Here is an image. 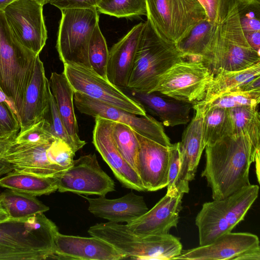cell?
<instances>
[{
	"label": "cell",
	"instance_id": "obj_1",
	"mask_svg": "<svg viewBox=\"0 0 260 260\" xmlns=\"http://www.w3.org/2000/svg\"><path fill=\"white\" fill-rule=\"evenodd\" d=\"M205 148L206 163L201 176L211 189L213 200L224 199L250 184L249 168L256 156L246 136L229 135Z\"/></svg>",
	"mask_w": 260,
	"mask_h": 260
},
{
	"label": "cell",
	"instance_id": "obj_2",
	"mask_svg": "<svg viewBox=\"0 0 260 260\" xmlns=\"http://www.w3.org/2000/svg\"><path fill=\"white\" fill-rule=\"evenodd\" d=\"M56 224L44 213L0 221V260L54 258Z\"/></svg>",
	"mask_w": 260,
	"mask_h": 260
},
{
	"label": "cell",
	"instance_id": "obj_3",
	"mask_svg": "<svg viewBox=\"0 0 260 260\" xmlns=\"http://www.w3.org/2000/svg\"><path fill=\"white\" fill-rule=\"evenodd\" d=\"M185 58L176 44L159 36L150 22H144L127 87L133 92L150 93L159 77Z\"/></svg>",
	"mask_w": 260,
	"mask_h": 260
},
{
	"label": "cell",
	"instance_id": "obj_4",
	"mask_svg": "<svg viewBox=\"0 0 260 260\" xmlns=\"http://www.w3.org/2000/svg\"><path fill=\"white\" fill-rule=\"evenodd\" d=\"M39 57L18 41L0 10V88L15 106L19 120Z\"/></svg>",
	"mask_w": 260,
	"mask_h": 260
},
{
	"label": "cell",
	"instance_id": "obj_5",
	"mask_svg": "<svg viewBox=\"0 0 260 260\" xmlns=\"http://www.w3.org/2000/svg\"><path fill=\"white\" fill-rule=\"evenodd\" d=\"M212 57L210 69L239 71L260 62V54L248 43L241 26L237 0H229L226 12L212 32Z\"/></svg>",
	"mask_w": 260,
	"mask_h": 260
},
{
	"label": "cell",
	"instance_id": "obj_6",
	"mask_svg": "<svg viewBox=\"0 0 260 260\" xmlns=\"http://www.w3.org/2000/svg\"><path fill=\"white\" fill-rule=\"evenodd\" d=\"M88 233L104 240L126 258L142 260H169L180 254L182 245L179 239L171 234L138 235L125 224L109 222L96 223L89 228Z\"/></svg>",
	"mask_w": 260,
	"mask_h": 260
},
{
	"label": "cell",
	"instance_id": "obj_7",
	"mask_svg": "<svg viewBox=\"0 0 260 260\" xmlns=\"http://www.w3.org/2000/svg\"><path fill=\"white\" fill-rule=\"evenodd\" d=\"M258 191V185L250 184L224 199L203 204L195 219L200 246L231 232L244 220Z\"/></svg>",
	"mask_w": 260,
	"mask_h": 260
},
{
	"label": "cell",
	"instance_id": "obj_8",
	"mask_svg": "<svg viewBox=\"0 0 260 260\" xmlns=\"http://www.w3.org/2000/svg\"><path fill=\"white\" fill-rule=\"evenodd\" d=\"M147 20L161 38L177 44L206 19L198 0H145Z\"/></svg>",
	"mask_w": 260,
	"mask_h": 260
},
{
	"label": "cell",
	"instance_id": "obj_9",
	"mask_svg": "<svg viewBox=\"0 0 260 260\" xmlns=\"http://www.w3.org/2000/svg\"><path fill=\"white\" fill-rule=\"evenodd\" d=\"M56 49L63 64L75 63L91 68L88 57L90 40L99 21L96 9L60 10Z\"/></svg>",
	"mask_w": 260,
	"mask_h": 260
},
{
	"label": "cell",
	"instance_id": "obj_10",
	"mask_svg": "<svg viewBox=\"0 0 260 260\" xmlns=\"http://www.w3.org/2000/svg\"><path fill=\"white\" fill-rule=\"evenodd\" d=\"M214 76L210 69L198 60L184 59L173 65L159 78L152 92L193 104L204 100Z\"/></svg>",
	"mask_w": 260,
	"mask_h": 260
},
{
	"label": "cell",
	"instance_id": "obj_11",
	"mask_svg": "<svg viewBox=\"0 0 260 260\" xmlns=\"http://www.w3.org/2000/svg\"><path fill=\"white\" fill-rule=\"evenodd\" d=\"M63 73L74 92L120 108L139 116H145L146 111L142 105L108 80L96 74L91 68L75 63H65Z\"/></svg>",
	"mask_w": 260,
	"mask_h": 260
},
{
	"label": "cell",
	"instance_id": "obj_12",
	"mask_svg": "<svg viewBox=\"0 0 260 260\" xmlns=\"http://www.w3.org/2000/svg\"><path fill=\"white\" fill-rule=\"evenodd\" d=\"M74 104L81 113L126 124L140 135L161 145H171L161 122L146 114L137 116L134 113L75 92Z\"/></svg>",
	"mask_w": 260,
	"mask_h": 260
},
{
	"label": "cell",
	"instance_id": "obj_13",
	"mask_svg": "<svg viewBox=\"0 0 260 260\" xmlns=\"http://www.w3.org/2000/svg\"><path fill=\"white\" fill-rule=\"evenodd\" d=\"M57 190L102 197L115 190V182L101 168L95 153L74 160L69 168L53 176Z\"/></svg>",
	"mask_w": 260,
	"mask_h": 260
},
{
	"label": "cell",
	"instance_id": "obj_14",
	"mask_svg": "<svg viewBox=\"0 0 260 260\" xmlns=\"http://www.w3.org/2000/svg\"><path fill=\"white\" fill-rule=\"evenodd\" d=\"M43 7L35 0H15L3 10L18 41L37 54L42 51L47 39Z\"/></svg>",
	"mask_w": 260,
	"mask_h": 260
},
{
	"label": "cell",
	"instance_id": "obj_15",
	"mask_svg": "<svg viewBox=\"0 0 260 260\" xmlns=\"http://www.w3.org/2000/svg\"><path fill=\"white\" fill-rule=\"evenodd\" d=\"M172 259L260 260L259 241L250 233L230 232L208 244L182 250Z\"/></svg>",
	"mask_w": 260,
	"mask_h": 260
},
{
	"label": "cell",
	"instance_id": "obj_16",
	"mask_svg": "<svg viewBox=\"0 0 260 260\" xmlns=\"http://www.w3.org/2000/svg\"><path fill=\"white\" fill-rule=\"evenodd\" d=\"M194 113L184 129L179 142L180 171L178 182L179 194L188 193L189 182L194 179L200 160L206 144L203 122L207 104L200 101L192 105Z\"/></svg>",
	"mask_w": 260,
	"mask_h": 260
},
{
	"label": "cell",
	"instance_id": "obj_17",
	"mask_svg": "<svg viewBox=\"0 0 260 260\" xmlns=\"http://www.w3.org/2000/svg\"><path fill=\"white\" fill-rule=\"evenodd\" d=\"M113 122L102 117H95L92 143L124 187L145 191L137 172L124 159L117 148L112 134Z\"/></svg>",
	"mask_w": 260,
	"mask_h": 260
},
{
	"label": "cell",
	"instance_id": "obj_18",
	"mask_svg": "<svg viewBox=\"0 0 260 260\" xmlns=\"http://www.w3.org/2000/svg\"><path fill=\"white\" fill-rule=\"evenodd\" d=\"M139 148L136 171L146 191L167 187L169 167V147L161 145L136 132Z\"/></svg>",
	"mask_w": 260,
	"mask_h": 260
},
{
	"label": "cell",
	"instance_id": "obj_19",
	"mask_svg": "<svg viewBox=\"0 0 260 260\" xmlns=\"http://www.w3.org/2000/svg\"><path fill=\"white\" fill-rule=\"evenodd\" d=\"M54 258L77 260H120L125 255L107 241L95 236L66 235L55 238Z\"/></svg>",
	"mask_w": 260,
	"mask_h": 260
},
{
	"label": "cell",
	"instance_id": "obj_20",
	"mask_svg": "<svg viewBox=\"0 0 260 260\" xmlns=\"http://www.w3.org/2000/svg\"><path fill=\"white\" fill-rule=\"evenodd\" d=\"M183 194H166L150 210L126 224L129 231L138 235H163L176 228L182 209Z\"/></svg>",
	"mask_w": 260,
	"mask_h": 260
},
{
	"label": "cell",
	"instance_id": "obj_21",
	"mask_svg": "<svg viewBox=\"0 0 260 260\" xmlns=\"http://www.w3.org/2000/svg\"><path fill=\"white\" fill-rule=\"evenodd\" d=\"M144 22L135 25L109 51L107 80L119 88H127Z\"/></svg>",
	"mask_w": 260,
	"mask_h": 260
},
{
	"label": "cell",
	"instance_id": "obj_22",
	"mask_svg": "<svg viewBox=\"0 0 260 260\" xmlns=\"http://www.w3.org/2000/svg\"><path fill=\"white\" fill-rule=\"evenodd\" d=\"M51 91L43 62L38 58L31 82L26 90L20 116L19 131L44 119L48 115Z\"/></svg>",
	"mask_w": 260,
	"mask_h": 260
},
{
	"label": "cell",
	"instance_id": "obj_23",
	"mask_svg": "<svg viewBox=\"0 0 260 260\" xmlns=\"http://www.w3.org/2000/svg\"><path fill=\"white\" fill-rule=\"evenodd\" d=\"M51 143H18L14 140L7 146L4 156L15 171L53 176L63 170L48 158L47 150Z\"/></svg>",
	"mask_w": 260,
	"mask_h": 260
},
{
	"label": "cell",
	"instance_id": "obj_24",
	"mask_svg": "<svg viewBox=\"0 0 260 260\" xmlns=\"http://www.w3.org/2000/svg\"><path fill=\"white\" fill-rule=\"evenodd\" d=\"M89 203L88 211L95 216L112 222L128 223L145 213L149 209L144 198L131 191L115 199L99 196L90 198L82 196Z\"/></svg>",
	"mask_w": 260,
	"mask_h": 260
},
{
	"label": "cell",
	"instance_id": "obj_25",
	"mask_svg": "<svg viewBox=\"0 0 260 260\" xmlns=\"http://www.w3.org/2000/svg\"><path fill=\"white\" fill-rule=\"evenodd\" d=\"M134 99L141 103L145 110L157 116L166 126L187 124L190 120L192 104L179 101L160 92H136L132 93Z\"/></svg>",
	"mask_w": 260,
	"mask_h": 260
},
{
	"label": "cell",
	"instance_id": "obj_26",
	"mask_svg": "<svg viewBox=\"0 0 260 260\" xmlns=\"http://www.w3.org/2000/svg\"><path fill=\"white\" fill-rule=\"evenodd\" d=\"M56 107L69 134L77 142L85 145L78 135V126L74 111V91L62 73H51L49 80Z\"/></svg>",
	"mask_w": 260,
	"mask_h": 260
},
{
	"label": "cell",
	"instance_id": "obj_27",
	"mask_svg": "<svg viewBox=\"0 0 260 260\" xmlns=\"http://www.w3.org/2000/svg\"><path fill=\"white\" fill-rule=\"evenodd\" d=\"M213 26L205 19L198 22L183 39L175 44L185 59L200 60L209 68L212 57Z\"/></svg>",
	"mask_w": 260,
	"mask_h": 260
},
{
	"label": "cell",
	"instance_id": "obj_28",
	"mask_svg": "<svg viewBox=\"0 0 260 260\" xmlns=\"http://www.w3.org/2000/svg\"><path fill=\"white\" fill-rule=\"evenodd\" d=\"M0 186L35 197L48 195L57 190L56 179L13 170L0 178Z\"/></svg>",
	"mask_w": 260,
	"mask_h": 260
},
{
	"label": "cell",
	"instance_id": "obj_29",
	"mask_svg": "<svg viewBox=\"0 0 260 260\" xmlns=\"http://www.w3.org/2000/svg\"><path fill=\"white\" fill-rule=\"evenodd\" d=\"M257 107L243 106L228 109L231 135L246 136L251 144L255 156L260 149V115Z\"/></svg>",
	"mask_w": 260,
	"mask_h": 260
},
{
	"label": "cell",
	"instance_id": "obj_30",
	"mask_svg": "<svg viewBox=\"0 0 260 260\" xmlns=\"http://www.w3.org/2000/svg\"><path fill=\"white\" fill-rule=\"evenodd\" d=\"M258 76H260V62L239 71L219 70L209 84L203 101L207 102Z\"/></svg>",
	"mask_w": 260,
	"mask_h": 260
},
{
	"label": "cell",
	"instance_id": "obj_31",
	"mask_svg": "<svg viewBox=\"0 0 260 260\" xmlns=\"http://www.w3.org/2000/svg\"><path fill=\"white\" fill-rule=\"evenodd\" d=\"M0 201L9 218H24L49 210L36 197L9 189L0 193Z\"/></svg>",
	"mask_w": 260,
	"mask_h": 260
},
{
	"label": "cell",
	"instance_id": "obj_32",
	"mask_svg": "<svg viewBox=\"0 0 260 260\" xmlns=\"http://www.w3.org/2000/svg\"><path fill=\"white\" fill-rule=\"evenodd\" d=\"M203 131L206 145L231 135L232 128L228 109L207 107L204 118Z\"/></svg>",
	"mask_w": 260,
	"mask_h": 260
},
{
	"label": "cell",
	"instance_id": "obj_33",
	"mask_svg": "<svg viewBox=\"0 0 260 260\" xmlns=\"http://www.w3.org/2000/svg\"><path fill=\"white\" fill-rule=\"evenodd\" d=\"M112 134L120 154L136 170L139 148V141L136 132L126 124L114 121Z\"/></svg>",
	"mask_w": 260,
	"mask_h": 260
},
{
	"label": "cell",
	"instance_id": "obj_34",
	"mask_svg": "<svg viewBox=\"0 0 260 260\" xmlns=\"http://www.w3.org/2000/svg\"><path fill=\"white\" fill-rule=\"evenodd\" d=\"M96 9L99 13L117 18L147 15L145 0H101Z\"/></svg>",
	"mask_w": 260,
	"mask_h": 260
},
{
	"label": "cell",
	"instance_id": "obj_35",
	"mask_svg": "<svg viewBox=\"0 0 260 260\" xmlns=\"http://www.w3.org/2000/svg\"><path fill=\"white\" fill-rule=\"evenodd\" d=\"M109 50L105 37L99 23L92 32L88 49V57L91 69L96 74L107 80V67Z\"/></svg>",
	"mask_w": 260,
	"mask_h": 260
},
{
	"label": "cell",
	"instance_id": "obj_36",
	"mask_svg": "<svg viewBox=\"0 0 260 260\" xmlns=\"http://www.w3.org/2000/svg\"><path fill=\"white\" fill-rule=\"evenodd\" d=\"M260 102V90L230 91L206 102L207 107L231 109L243 106L257 107Z\"/></svg>",
	"mask_w": 260,
	"mask_h": 260
},
{
	"label": "cell",
	"instance_id": "obj_37",
	"mask_svg": "<svg viewBox=\"0 0 260 260\" xmlns=\"http://www.w3.org/2000/svg\"><path fill=\"white\" fill-rule=\"evenodd\" d=\"M20 128L15 106L0 88V139L15 138Z\"/></svg>",
	"mask_w": 260,
	"mask_h": 260
},
{
	"label": "cell",
	"instance_id": "obj_38",
	"mask_svg": "<svg viewBox=\"0 0 260 260\" xmlns=\"http://www.w3.org/2000/svg\"><path fill=\"white\" fill-rule=\"evenodd\" d=\"M49 122L50 131L55 139L66 143L76 153L85 145L76 142L68 133L58 112L53 96L51 93L49 110L45 118Z\"/></svg>",
	"mask_w": 260,
	"mask_h": 260
},
{
	"label": "cell",
	"instance_id": "obj_39",
	"mask_svg": "<svg viewBox=\"0 0 260 260\" xmlns=\"http://www.w3.org/2000/svg\"><path fill=\"white\" fill-rule=\"evenodd\" d=\"M239 18L244 33L260 31V0H237Z\"/></svg>",
	"mask_w": 260,
	"mask_h": 260
},
{
	"label": "cell",
	"instance_id": "obj_40",
	"mask_svg": "<svg viewBox=\"0 0 260 260\" xmlns=\"http://www.w3.org/2000/svg\"><path fill=\"white\" fill-rule=\"evenodd\" d=\"M55 139L50 132L49 122L44 119L19 131L14 141L18 143L45 144L51 143Z\"/></svg>",
	"mask_w": 260,
	"mask_h": 260
},
{
	"label": "cell",
	"instance_id": "obj_41",
	"mask_svg": "<svg viewBox=\"0 0 260 260\" xmlns=\"http://www.w3.org/2000/svg\"><path fill=\"white\" fill-rule=\"evenodd\" d=\"M75 153L61 140L55 139L47 150V157L50 162L64 170L73 163Z\"/></svg>",
	"mask_w": 260,
	"mask_h": 260
},
{
	"label": "cell",
	"instance_id": "obj_42",
	"mask_svg": "<svg viewBox=\"0 0 260 260\" xmlns=\"http://www.w3.org/2000/svg\"><path fill=\"white\" fill-rule=\"evenodd\" d=\"M169 167L168 175L167 191L171 196L180 194L178 191V182L180 171L179 142L172 144L169 147Z\"/></svg>",
	"mask_w": 260,
	"mask_h": 260
},
{
	"label": "cell",
	"instance_id": "obj_43",
	"mask_svg": "<svg viewBox=\"0 0 260 260\" xmlns=\"http://www.w3.org/2000/svg\"><path fill=\"white\" fill-rule=\"evenodd\" d=\"M205 10L206 19L212 24L218 23L225 15L229 0H198Z\"/></svg>",
	"mask_w": 260,
	"mask_h": 260
},
{
	"label": "cell",
	"instance_id": "obj_44",
	"mask_svg": "<svg viewBox=\"0 0 260 260\" xmlns=\"http://www.w3.org/2000/svg\"><path fill=\"white\" fill-rule=\"evenodd\" d=\"M101 0H47L59 10L67 9H96Z\"/></svg>",
	"mask_w": 260,
	"mask_h": 260
},
{
	"label": "cell",
	"instance_id": "obj_45",
	"mask_svg": "<svg viewBox=\"0 0 260 260\" xmlns=\"http://www.w3.org/2000/svg\"><path fill=\"white\" fill-rule=\"evenodd\" d=\"M15 139H0V176L14 170L12 165L5 158L4 154L9 144Z\"/></svg>",
	"mask_w": 260,
	"mask_h": 260
},
{
	"label": "cell",
	"instance_id": "obj_46",
	"mask_svg": "<svg viewBox=\"0 0 260 260\" xmlns=\"http://www.w3.org/2000/svg\"><path fill=\"white\" fill-rule=\"evenodd\" d=\"M259 90H260V76L253 78L231 91L238 90L247 91Z\"/></svg>",
	"mask_w": 260,
	"mask_h": 260
},
{
	"label": "cell",
	"instance_id": "obj_47",
	"mask_svg": "<svg viewBox=\"0 0 260 260\" xmlns=\"http://www.w3.org/2000/svg\"><path fill=\"white\" fill-rule=\"evenodd\" d=\"M249 45L256 52L259 53L260 31L244 33Z\"/></svg>",
	"mask_w": 260,
	"mask_h": 260
},
{
	"label": "cell",
	"instance_id": "obj_48",
	"mask_svg": "<svg viewBox=\"0 0 260 260\" xmlns=\"http://www.w3.org/2000/svg\"><path fill=\"white\" fill-rule=\"evenodd\" d=\"M259 152H257L255 158L254 162H255L256 173L258 182H259Z\"/></svg>",
	"mask_w": 260,
	"mask_h": 260
},
{
	"label": "cell",
	"instance_id": "obj_49",
	"mask_svg": "<svg viewBox=\"0 0 260 260\" xmlns=\"http://www.w3.org/2000/svg\"><path fill=\"white\" fill-rule=\"evenodd\" d=\"M9 218L8 215L3 207L0 201V221L6 220Z\"/></svg>",
	"mask_w": 260,
	"mask_h": 260
},
{
	"label": "cell",
	"instance_id": "obj_50",
	"mask_svg": "<svg viewBox=\"0 0 260 260\" xmlns=\"http://www.w3.org/2000/svg\"><path fill=\"white\" fill-rule=\"evenodd\" d=\"M15 0H0V10L3 11L9 4Z\"/></svg>",
	"mask_w": 260,
	"mask_h": 260
},
{
	"label": "cell",
	"instance_id": "obj_51",
	"mask_svg": "<svg viewBox=\"0 0 260 260\" xmlns=\"http://www.w3.org/2000/svg\"><path fill=\"white\" fill-rule=\"evenodd\" d=\"M35 1L43 6L47 4V0H35Z\"/></svg>",
	"mask_w": 260,
	"mask_h": 260
},
{
	"label": "cell",
	"instance_id": "obj_52",
	"mask_svg": "<svg viewBox=\"0 0 260 260\" xmlns=\"http://www.w3.org/2000/svg\"><path fill=\"white\" fill-rule=\"evenodd\" d=\"M240 1H244V2H248V1H250L251 0H240Z\"/></svg>",
	"mask_w": 260,
	"mask_h": 260
}]
</instances>
